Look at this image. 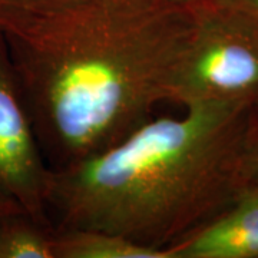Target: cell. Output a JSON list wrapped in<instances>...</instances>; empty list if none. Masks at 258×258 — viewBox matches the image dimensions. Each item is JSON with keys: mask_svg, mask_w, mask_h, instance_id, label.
<instances>
[{"mask_svg": "<svg viewBox=\"0 0 258 258\" xmlns=\"http://www.w3.org/2000/svg\"><path fill=\"white\" fill-rule=\"evenodd\" d=\"M195 26L169 0H49L0 13V32L52 169L92 157L152 118Z\"/></svg>", "mask_w": 258, "mask_h": 258, "instance_id": "6da1fadb", "label": "cell"}, {"mask_svg": "<svg viewBox=\"0 0 258 258\" xmlns=\"http://www.w3.org/2000/svg\"><path fill=\"white\" fill-rule=\"evenodd\" d=\"M254 105H188L181 116H152L92 157L52 169L50 220L59 230L108 231L168 251L252 184Z\"/></svg>", "mask_w": 258, "mask_h": 258, "instance_id": "7a4b0ae2", "label": "cell"}, {"mask_svg": "<svg viewBox=\"0 0 258 258\" xmlns=\"http://www.w3.org/2000/svg\"><path fill=\"white\" fill-rule=\"evenodd\" d=\"M49 0H0V13L2 12H12V10L28 9Z\"/></svg>", "mask_w": 258, "mask_h": 258, "instance_id": "30bf717a", "label": "cell"}, {"mask_svg": "<svg viewBox=\"0 0 258 258\" xmlns=\"http://www.w3.org/2000/svg\"><path fill=\"white\" fill-rule=\"evenodd\" d=\"M56 258H171L169 252L101 230L56 228Z\"/></svg>", "mask_w": 258, "mask_h": 258, "instance_id": "8992f818", "label": "cell"}, {"mask_svg": "<svg viewBox=\"0 0 258 258\" xmlns=\"http://www.w3.org/2000/svg\"><path fill=\"white\" fill-rule=\"evenodd\" d=\"M248 169L252 184L258 182V102L254 105L248 137Z\"/></svg>", "mask_w": 258, "mask_h": 258, "instance_id": "ba28073f", "label": "cell"}, {"mask_svg": "<svg viewBox=\"0 0 258 258\" xmlns=\"http://www.w3.org/2000/svg\"><path fill=\"white\" fill-rule=\"evenodd\" d=\"M13 210H22V208H19L18 205H13V204L6 203V201H0V214L8 212V211H13Z\"/></svg>", "mask_w": 258, "mask_h": 258, "instance_id": "7c38bea8", "label": "cell"}, {"mask_svg": "<svg viewBox=\"0 0 258 258\" xmlns=\"http://www.w3.org/2000/svg\"><path fill=\"white\" fill-rule=\"evenodd\" d=\"M258 23V0H220Z\"/></svg>", "mask_w": 258, "mask_h": 258, "instance_id": "9c48e42d", "label": "cell"}, {"mask_svg": "<svg viewBox=\"0 0 258 258\" xmlns=\"http://www.w3.org/2000/svg\"><path fill=\"white\" fill-rule=\"evenodd\" d=\"M50 175L0 32V201L50 220Z\"/></svg>", "mask_w": 258, "mask_h": 258, "instance_id": "277c9868", "label": "cell"}, {"mask_svg": "<svg viewBox=\"0 0 258 258\" xmlns=\"http://www.w3.org/2000/svg\"><path fill=\"white\" fill-rule=\"evenodd\" d=\"M195 26L171 102H258V23L220 0L192 6Z\"/></svg>", "mask_w": 258, "mask_h": 258, "instance_id": "3957f363", "label": "cell"}, {"mask_svg": "<svg viewBox=\"0 0 258 258\" xmlns=\"http://www.w3.org/2000/svg\"><path fill=\"white\" fill-rule=\"evenodd\" d=\"M171 3H174L176 6H182V8H192L201 3H207V2H212V0H169Z\"/></svg>", "mask_w": 258, "mask_h": 258, "instance_id": "8fae6325", "label": "cell"}, {"mask_svg": "<svg viewBox=\"0 0 258 258\" xmlns=\"http://www.w3.org/2000/svg\"><path fill=\"white\" fill-rule=\"evenodd\" d=\"M168 251L171 258H258V182Z\"/></svg>", "mask_w": 258, "mask_h": 258, "instance_id": "5b68a950", "label": "cell"}, {"mask_svg": "<svg viewBox=\"0 0 258 258\" xmlns=\"http://www.w3.org/2000/svg\"><path fill=\"white\" fill-rule=\"evenodd\" d=\"M56 227L25 210L0 214V258H56Z\"/></svg>", "mask_w": 258, "mask_h": 258, "instance_id": "52a82bcc", "label": "cell"}]
</instances>
